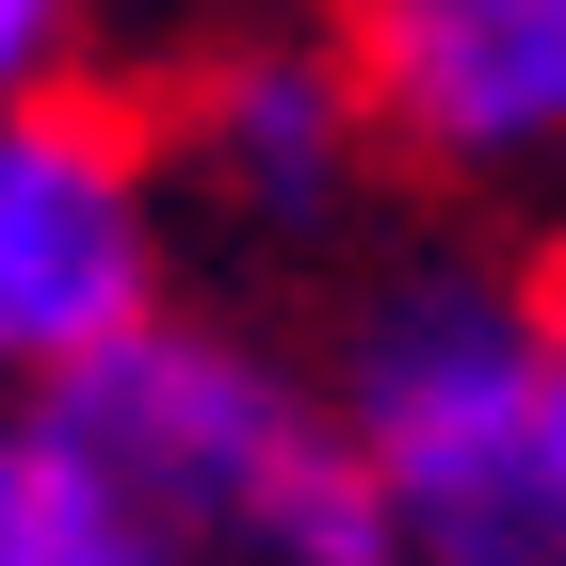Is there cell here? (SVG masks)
Segmentation results:
<instances>
[{
	"instance_id": "obj_1",
	"label": "cell",
	"mask_w": 566,
	"mask_h": 566,
	"mask_svg": "<svg viewBox=\"0 0 566 566\" xmlns=\"http://www.w3.org/2000/svg\"><path fill=\"white\" fill-rule=\"evenodd\" d=\"M65 566H389L307 340L163 307L146 340L17 405Z\"/></svg>"
},
{
	"instance_id": "obj_2",
	"label": "cell",
	"mask_w": 566,
	"mask_h": 566,
	"mask_svg": "<svg viewBox=\"0 0 566 566\" xmlns=\"http://www.w3.org/2000/svg\"><path fill=\"white\" fill-rule=\"evenodd\" d=\"M324 405L373 485L389 566H566L551 453H534V340H518V260L405 243L340 292L324 324Z\"/></svg>"
},
{
	"instance_id": "obj_3",
	"label": "cell",
	"mask_w": 566,
	"mask_h": 566,
	"mask_svg": "<svg viewBox=\"0 0 566 566\" xmlns=\"http://www.w3.org/2000/svg\"><path fill=\"white\" fill-rule=\"evenodd\" d=\"M178 307V195L146 146V82L0 97V405L97 373Z\"/></svg>"
},
{
	"instance_id": "obj_4",
	"label": "cell",
	"mask_w": 566,
	"mask_h": 566,
	"mask_svg": "<svg viewBox=\"0 0 566 566\" xmlns=\"http://www.w3.org/2000/svg\"><path fill=\"white\" fill-rule=\"evenodd\" d=\"M146 146H163L178 243L227 227L260 260H307L373 211V114H356V65L324 17H260V33H211L146 82Z\"/></svg>"
},
{
	"instance_id": "obj_5",
	"label": "cell",
	"mask_w": 566,
	"mask_h": 566,
	"mask_svg": "<svg viewBox=\"0 0 566 566\" xmlns=\"http://www.w3.org/2000/svg\"><path fill=\"white\" fill-rule=\"evenodd\" d=\"M373 114V163L421 195L566 178V0H340L324 17Z\"/></svg>"
},
{
	"instance_id": "obj_6",
	"label": "cell",
	"mask_w": 566,
	"mask_h": 566,
	"mask_svg": "<svg viewBox=\"0 0 566 566\" xmlns=\"http://www.w3.org/2000/svg\"><path fill=\"white\" fill-rule=\"evenodd\" d=\"M518 340H534V453H551V518H566V227L518 260Z\"/></svg>"
},
{
	"instance_id": "obj_7",
	"label": "cell",
	"mask_w": 566,
	"mask_h": 566,
	"mask_svg": "<svg viewBox=\"0 0 566 566\" xmlns=\"http://www.w3.org/2000/svg\"><path fill=\"white\" fill-rule=\"evenodd\" d=\"M82 65H97V0H0V97L82 82Z\"/></svg>"
},
{
	"instance_id": "obj_8",
	"label": "cell",
	"mask_w": 566,
	"mask_h": 566,
	"mask_svg": "<svg viewBox=\"0 0 566 566\" xmlns=\"http://www.w3.org/2000/svg\"><path fill=\"white\" fill-rule=\"evenodd\" d=\"M0 566H65V518H49V470L17 437V405H0Z\"/></svg>"
}]
</instances>
